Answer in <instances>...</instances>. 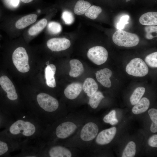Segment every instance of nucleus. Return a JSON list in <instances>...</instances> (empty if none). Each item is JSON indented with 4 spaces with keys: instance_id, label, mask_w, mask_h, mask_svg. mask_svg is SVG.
<instances>
[{
    "instance_id": "1",
    "label": "nucleus",
    "mask_w": 157,
    "mask_h": 157,
    "mask_svg": "<svg viewBox=\"0 0 157 157\" xmlns=\"http://www.w3.org/2000/svg\"><path fill=\"white\" fill-rule=\"evenodd\" d=\"M43 122L26 111L13 119L0 131V136L19 141L41 139L44 133Z\"/></svg>"
},
{
    "instance_id": "2",
    "label": "nucleus",
    "mask_w": 157,
    "mask_h": 157,
    "mask_svg": "<svg viewBox=\"0 0 157 157\" xmlns=\"http://www.w3.org/2000/svg\"><path fill=\"white\" fill-rule=\"evenodd\" d=\"M58 107L56 99L48 94L41 92L36 96L35 103L29 104L26 108V111L43 122L46 119L47 114L49 115L55 112Z\"/></svg>"
},
{
    "instance_id": "3",
    "label": "nucleus",
    "mask_w": 157,
    "mask_h": 157,
    "mask_svg": "<svg viewBox=\"0 0 157 157\" xmlns=\"http://www.w3.org/2000/svg\"><path fill=\"white\" fill-rule=\"evenodd\" d=\"M112 39L116 45L126 47L135 46L140 41L139 38L137 35L122 30L116 31L113 35Z\"/></svg>"
},
{
    "instance_id": "4",
    "label": "nucleus",
    "mask_w": 157,
    "mask_h": 157,
    "mask_svg": "<svg viewBox=\"0 0 157 157\" xmlns=\"http://www.w3.org/2000/svg\"><path fill=\"white\" fill-rule=\"evenodd\" d=\"M28 141H19L0 136V157L9 156L12 152L20 150Z\"/></svg>"
},
{
    "instance_id": "5",
    "label": "nucleus",
    "mask_w": 157,
    "mask_h": 157,
    "mask_svg": "<svg viewBox=\"0 0 157 157\" xmlns=\"http://www.w3.org/2000/svg\"><path fill=\"white\" fill-rule=\"evenodd\" d=\"M12 60L14 65L19 71L26 73L29 71L28 56L24 47H19L15 50L12 55Z\"/></svg>"
},
{
    "instance_id": "6",
    "label": "nucleus",
    "mask_w": 157,
    "mask_h": 157,
    "mask_svg": "<svg viewBox=\"0 0 157 157\" xmlns=\"http://www.w3.org/2000/svg\"><path fill=\"white\" fill-rule=\"evenodd\" d=\"M126 71L129 75L137 77H142L148 73V68L144 61L139 58L132 60L127 65Z\"/></svg>"
},
{
    "instance_id": "7",
    "label": "nucleus",
    "mask_w": 157,
    "mask_h": 157,
    "mask_svg": "<svg viewBox=\"0 0 157 157\" xmlns=\"http://www.w3.org/2000/svg\"><path fill=\"white\" fill-rule=\"evenodd\" d=\"M87 56L88 59L97 65L104 64L107 60L108 52L104 47L96 46L90 48L88 51Z\"/></svg>"
},
{
    "instance_id": "8",
    "label": "nucleus",
    "mask_w": 157,
    "mask_h": 157,
    "mask_svg": "<svg viewBox=\"0 0 157 157\" xmlns=\"http://www.w3.org/2000/svg\"><path fill=\"white\" fill-rule=\"evenodd\" d=\"M77 128L76 125L71 122H63L56 128L55 134L59 138H66L72 134Z\"/></svg>"
},
{
    "instance_id": "9",
    "label": "nucleus",
    "mask_w": 157,
    "mask_h": 157,
    "mask_svg": "<svg viewBox=\"0 0 157 157\" xmlns=\"http://www.w3.org/2000/svg\"><path fill=\"white\" fill-rule=\"evenodd\" d=\"M47 44L52 51H59L68 48L70 46L71 42L69 40L65 38H56L49 40Z\"/></svg>"
},
{
    "instance_id": "10",
    "label": "nucleus",
    "mask_w": 157,
    "mask_h": 157,
    "mask_svg": "<svg viewBox=\"0 0 157 157\" xmlns=\"http://www.w3.org/2000/svg\"><path fill=\"white\" fill-rule=\"evenodd\" d=\"M99 129L94 123L90 122L86 124L81 130L80 136L81 139L85 141H91L97 135Z\"/></svg>"
},
{
    "instance_id": "11",
    "label": "nucleus",
    "mask_w": 157,
    "mask_h": 157,
    "mask_svg": "<svg viewBox=\"0 0 157 157\" xmlns=\"http://www.w3.org/2000/svg\"><path fill=\"white\" fill-rule=\"evenodd\" d=\"M116 131V128L114 127L102 131L98 135L96 142L102 145L109 143L114 138Z\"/></svg>"
},
{
    "instance_id": "12",
    "label": "nucleus",
    "mask_w": 157,
    "mask_h": 157,
    "mask_svg": "<svg viewBox=\"0 0 157 157\" xmlns=\"http://www.w3.org/2000/svg\"><path fill=\"white\" fill-rule=\"evenodd\" d=\"M97 81L102 85L106 88H110L111 83L110 78L112 75V71L106 68L97 71L95 73Z\"/></svg>"
},
{
    "instance_id": "13",
    "label": "nucleus",
    "mask_w": 157,
    "mask_h": 157,
    "mask_svg": "<svg viewBox=\"0 0 157 157\" xmlns=\"http://www.w3.org/2000/svg\"><path fill=\"white\" fill-rule=\"evenodd\" d=\"M83 89V86L80 83H73L68 85L65 89V96L70 99H74L79 95Z\"/></svg>"
},
{
    "instance_id": "14",
    "label": "nucleus",
    "mask_w": 157,
    "mask_h": 157,
    "mask_svg": "<svg viewBox=\"0 0 157 157\" xmlns=\"http://www.w3.org/2000/svg\"><path fill=\"white\" fill-rule=\"evenodd\" d=\"M47 154L51 157H71L72 155L67 149L59 146H53L49 148Z\"/></svg>"
},
{
    "instance_id": "15",
    "label": "nucleus",
    "mask_w": 157,
    "mask_h": 157,
    "mask_svg": "<svg viewBox=\"0 0 157 157\" xmlns=\"http://www.w3.org/2000/svg\"><path fill=\"white\" fill-rule=\"evenodd\" d=\"M56 68L52 64L47 65L45 69V77L47 85L52 88L55 87L56 83L54 75L56 73Z\"/></svg>"
},
{
    "instance_id": "16",
    "label": "nucleus",
    "mask_w": 157,
    "mask_h": 157,
    "mask_svg": "<svg viewBox=\"0 0 157 157\" xmlns=\"http://www.w3.org/2000/svg\"><path fill=\"white\" fill-rule=\"evenodd\" d=\"M139 22L142 25L155 26L157 25V12H150L142 15L139 18Z\"/></svg>"
},
{
    "instance_id": "17",
    "label": "nucleus",
    "mask_w": 157,
    "mask_h": 157,
    "mask_svg": "<svg viewBox=\"0 0 157 157\" xmlns=\"http://www.w3.org/2000/svg\"><path fill=\"white\" fill-rule=\"evenodd\" d=\"M71 69L69 72L70 76L76 77L80 76L84 71L83 65L81 62L77 59H72L69 61Z\"/></svg>"
},
{
    "instance_id": "18",
    "label": "nucleus",
    "mask_w": 157,
    "mask_h": 157,
    "mask_svg": "<svg viewBox=\"0 0 157 157\" xmlns=\"http://www.w3.org/2000/svg\"><path fill=\"white\" fill-rule=\"evenodd\" d=\"M37 15L31 14L24 16L18 20L15 25L18 29H22L26 28L35 22L37 19Z\"/></svg>"
},
{
    "instance_id": "19",
    "label": "nucleus",
    "mask_w": 157,
    "mask_h": 157,
    "mask_svg": "<svg viewBox=\"0 0 157 157\" xmlns=\"http://www.w3.org/2000/svg\"><path fill=\"white\" fill-rule=\"evenodd\" d=\"M83 89L87 96L90 97L97 91L98 86L93 79L88 78L85 79L83 83Z\"/></svg>"
},
{
    "instance_id": "20",
    "label": "nucleus",
    "mask_w": 157,
    "mask_h": 157,
    "mask_svg": "<svg viewBox=\"0 0 157 157\" xmlns=\"http://www.w3.org/2000/svg\"><path fill=\"white\" fill-rule=\"evenodd\" d=\"M149 105L150 102L149 99L146 97H143L133 107L132 112L135 114L144 113L148 109Z\"/></svg>"
},
{
    "instance_id": "21",
    "label": "nucleus",
    "mask_w": 157,
    "mask_h": 157,
    "mask_svg": "<svg viewBox=\"0 0 157 157\" xmlns=\"http://www.w3.org/2000/svg\"><path fill=\"white\" fill-rule=\"evenodd\" d=\"M91 6L90 3L88 1L83 0H78L74 6V13L77 15H83Z\"/></svg>"
},
{
    "instance_id": "22",
    "label": "nucleus",
    "mask_w": 157,
    "mask_h": 157,
    "mask_svg": "<svg viewBox=\"0 0 157 157\" xmlns=\"http://www.w3.org/2000/svg\"><path fill=\"white\" fill-rule=\"evenodd\" d=\"M47 23V20L46 19L43 18L41 19L29 28L28 31V34L31 35H36L44 29Z\"/></svg>"
},
{
    "instance_id": "23",
    "label": "nucleus",
    "mask_w": 157,
    "mask_h": 157,
    "mask_svg": "<svg viewBox=\"0 0 157 157\" xmlns=\"http://www.w3.org/2000/svg\"><path fill=\"white\" fill-rule=\"evenodd\" d=\"M104 98L101 92L97 91L90 97L88 104L92 108L95 109L98 107L101 100Z\"/></svg>"
},
{
    "instance_id": "24",
    "label": "nucleus",
    "mask_w": 157,
    "mask_h": 157,
    "mask_svg": "<svg viewBox=\"0 0 157 157\" xmlns=\"http://www.w3.org/2000/svg\"><path fill=\"white\" fill-rule=\"evenodd\" d=\"M145 92V89L142 87L137 88L130 98V101L132 105L136 104L141 99Z\"/></svg>"
},
{
    "instance_id": "25",
    "label": "nucleus",
    "mask_w": 157,
    "mask_h": 157,
    "mask_svg": "<svg viewBox=\"0 0 157 157\" xmlns=\"http://www.w3.org/2000/svg\"><path fill=\"white\" fill-rule=\"evenodd\" d=\"M102 12L101 8L99 6L93 5L87 10L85 15L87 17L92 19L97 18Z\"/></svg>"
},
{
    "instance_id": "26",
    "label": "nucleus",
    "mask_w": 157,
    "mask_h": 157,
    "mask_svg": "<svg viewBox=\"0 0 157 157\" xmlns=\"http://www.w3.org/2000/svg\"><path fill=\"white\" fill-rule=\"evenodd\" d=\"M136 145L133 141H130L126 145L122 155V157H133L136 152Z\"/></svg>"
},
{
    "instance_id": "27",
    "label": "nucleus",
    "mask_w": 157,
    "mask_h": 157,
    "mask_svg": "<svg viewBox=\"0 0 157 157\" xmlns=\"http://www.w3.org/2000/svg\"><path fill=\"white\" fill-rule=\"evenodd\" d=\"M13 119L4 113L0 108V131L1 129L5 128Z\"/></svg>"
},
{
    "instance_id": "28",
    "label": "nucleus",
    "mask_w": 157,
    "mask_h": 157,
    "mask_svg": "<svg viewBox=\"0 0 157 157\" xmlns=\"http://www.w3.org/2000/svg\"><path fill=\"white\" fill-rule=\"evenodd\" d=\"M147 64L150 67H157V52H155L148 55L145 59Z\"/></svg>"
},
{
    "instance_id": "29",
    "label": "nucleus",
    "mask_w": 157,
    "mask_h": 157,
    "mask_svg": "<svg viewBox=\"0 0 157 157\" xmlns=\"http://www.w3.org/2000/svg\"><path fill=\"white\" fill-rule=\"evenodd\" d=\"M47 28L49 32L53 34H58L62 31V26L60 24L56 22H50L48 24Z\"/></svg>"
},
{
    "instance_id": "30",
    "label": "nucleus",
    "mask_w": 157,
    "mask_h": 157,
    "mask_svg": "<svg viewBox=\"0 0 157 157\" xmlns=\"http://www.w3.org/2000/svg\"><path fill=\"white\" fill-rule=\"evenodd\" d=\"M144 30L146 32V38L149 40L152 39L155 37L152 34V33H157V26H147L144 27Z\"/></svg>"
},
{
    "instance_id": "31",
    "label": "nucleus",
    "mask_w": 157,
    "mask_h": 157,
    "mask_svg": "<svg viewBox=\"0 0 157 157\" xmlns=\"http://www.w3.org/2000/svg\"><path fill=\"white\" fill-rule=\"evenodd\" d=\"M62 17L66 24L70 25L72 24L74 21V17L73 14L68 11H65L63 13Z\"/></svg>"
},
{
    "instance_id": "32",
    "label": "nucleus",
    "mask_w": 157,
    "mask_h": 157,
    "mask_svg": "<svg viewBox=\"0 0 157 157\" xmlns=\"http://www.w3.org/2000/svg\"><path fill=\"white\" fill-rule=\"evenodd\" d=\"M129 18V16L127 15H124L122 16L118 22L116 26V28L117 29L122 30L124 28L125 25L129 22L128 21Z\"/></svg>"
},
{
    "instance_id": "33",
    "label": "nucleus",
    "mask_w": 157,
    "mask_h": 157,
    "mask_svg": "<svg viewBox=\"0 0 157 157\" xmlns=\"http://www.w3.org/2000/svg\"><path fill=\"white\" fill-rule=\"evenodd\" d=\"M116 111L115 110H112L104 116L103 119L104 121L106 123H109L111 120L116 118Z\"/></svg>"
},
{
    "instance_id": "34",
    "label": "nucleus",
    "mask_w": 157,
    "mask_h": 157,
    "mask_svg": "<svg viewBox=\"0 0 157 157\" xmlns=\"http://www.w3.org/2000/svg\"><path fill=\"white\" fill-rule=\"evenodd\" d=\"M151 119L153 122L157 123V110L154 108L150 109L148 112Z\"/></svg>"
},
{
    "instance_id": "35",
    "label": "nucleus",
    "mask_w": 157,
    "mask_h": 157,
    "mask_svg": "<svg viewBox=\"0 0 157 157\" xmlns=\"http://www.w3.org/2000/svg\"><path fill=\"white\" fill-rule=\"evenodd\" d=\"M5 4L11 8H15L18 6L19 0H3Z\"/></svg>"
},
{
    "instance_id": "36",
    "label": "nucleus",
    "mask_w": 157,
    "mask_h": 157,
    "mask_svg": "<svg viewBox=\"0 0 157 157\" xmlns=\"http://www.w3.org/2000/svg\"><path fill=\"white\" fill-rule=\"evenodd\" d=\"M148 144L150 146L153 147H157V135H152L149 139Z\"/></svg>"
},
{
    "instance_id": "37",
    "label": "nucleus",
    "mask_w": 157,
    "mask_h": 157,
    "mask_svg": "<svg viewBox=\"0 0 157 157\" xmlns=\"http://www.w3.org/2000/svg\"><path fill=\"white\" fill-rule=\"evenodd\" d=\"M151 131L153 133H156L157 131V123L153 122L150 127Z\"/></svg>"
},
{
    "instance_id": "38",
    "label": "nucleus",
    "mask_w": 157,
    "mask_h": 157,
    "mask_svg": "<svg viewBox=\"0 0 157 157\" xmlns=\"http://www.w3.org/2000/svg\"><path fill=\"white\" fill-rule=\"evenodd\" d=\"M118 122V120L116 118H114L111 120L109 122V123L112 125H114L117 124Z\"/></svg>"
},
{
    "instance_id": "39",
    "label": "nucleus",
    "mask_w": 157,
    "mask_h": 157,
    "mask_svg": "<svg viewBox=\"0 0 157 157\" xmlns=\"http://www.w3.org/2000/svg\"><path fill=\"white\" fill-rule=\"evenodd\" d=\"M22 2L24 3H28L33 0H20Z\"/></svg>"
},
{
    "instance_id": "40",
    "label": "nucleus",
    "mask_w": 157,
    "mask_h": 157,
    "mask_svg": "<svg viewBox=\"0 0 157 157\" xmlns=\"http://www.w3.org/2000/svg\"><path fill=\"white\" fill-rule=\"evenodd\" d=\"M128 1H128V0H126V2H128Z\"/></svg>"
},
{
    "instance_id": "41",
    "label": "nucleus",
    "mask_w": 157,
    "mask_h": 157,
    "mask_svg": "<svg viewBox=\"0 0 157 157\" xmlns=\"http://www.w3.org/2000/svg\"><path fill=\"white\" fill-rule=\"evenodd\" d=\"M128 0V1H130L131 0Z\"/></svg>"
}]
</instances>
